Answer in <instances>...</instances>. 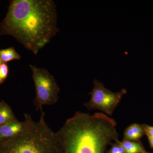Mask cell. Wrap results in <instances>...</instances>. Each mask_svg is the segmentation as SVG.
I'll return each mask as SVG.
<instances>
[{"label":"cell","instance_id":"obj_6","mask_svg":"<svg viewBox=\"0 0 153 153\" xmlns=\"http://www.w3.org/2000/svg\"><path fill=\"white\" fill-rule=\"evenodd\" d=\"M26 126L25 120L20 122L18 120L0 126V140L12 138L22 132Z\"/></svg>","mask_w":153,"mask_h":153},{"label":"cell","instance_id":"obj_13","mask_svg":"<svg viewBox=\"0 0 153 153\" xmlns=\"http://www.w3.org/2000/svg\"><path fill=\"white\" fill-rule=\"evenodd\" d=\"M109 153H120L119 150L118 145L117 142L112 145V148L111 149Z\"/></svg>","mask_w":153,"mask_h":153},{"label":"cell","instance_id":"obj_1","mask_svg":"<svg viewBox=\"0 0 153 153\" xmlns=\"http://www.w3.org/2000/svg\"><path fill=\"white\" fill-rule=\"evenodd\" d=\"M57 19L52 0H13L0 23V36H13L37 55L58 33Z\"/></svg>","mask_w":153,"mask_h":153},{"label":"cell","instance_id":"obj_15","mask_svg":"<svg viewBox=\"0 0 153 153\" xmlns=\"http://www.w3.org/2000/svg\"><path fill=\"white\" fill-rule=\"evenodd\" d=\"M2 61H1V59H0V66H1V65L2 64Z\"/></svg>","mask_w":153,"mask_h":153},{"label":"cell","instance_id":"obj_3","mask_svg":"<svg viewBox=\"0 0 153 153\" xmlns=\"http://www.w3.org/2000/svg\"><path fill=\"white\" fill-rule=\"evenodd\" d=\"M45 117L42 111L35 121L25 114V128L16 136L0 140V153H63L58 134L49 127Z\"/></svg>","mask_w":153,"mask_h":153},{"label":"cell","instance_id":"obj_11","mask_svg":"<svg viewBox=\"0 0 153 153\" xmlns=\"http://www.w3.org/2000/svg\"><path fill=\"white\" fill-rule=\"evenodd\" d=\"M9 66L6 63H2L0 66V85L3 84L8 76Z\"/></svg>","mask_w":153,"mask_h":153},{"label":"cell","instance_id":"obj_12","mask_svg":"<svg viewBox=\"0 0 153 153\" xmlns=\"http://www.w3.org/2000/svg\"><path fill=\"white\" fill-rule=\"evenodd\" d=\"M142 126L148 137H153V126L148 125H143Z\"/></svg>","mask_w":153,"mask_h":153},{"label":"cell","instance_id":"obj_14","mask_svg":"<svg viewBox=\"0 0 153 153\" xmlns=\"http://www.w3.org/2000/svg\"><path fill=\"white\" fill-rule=\"evenodd\" d=\"M148 139L151 147L153 148V137H149Z\"/></svg>","mask_w":153,"mask_h":153},{"label":"cell","instance_id":"obj_16","mask_svg":"<svg viewBox=\"0 0 153 153\" xmlns=\"http://www.w3.org/2000/svg\"></svg>","mask_w":153,"mask_h":153},{"label":"cell","instance_id":"obj_8","mask_svg":"<svg viewBox=\"0 0 153 153\" xmlns=\"http://www.w3.org/2000/svg\"><path fill=\"white\" fill-rule=\"evenodd\" d=\"M17 119L13 110L4 101L0 102V126Z\"/></svg>","mask_w":153,"mask_h":153},{"label":"cell","instance_id":"obj_2","mask_svg":"<svg viewBox=\"0 0 153 153\" xmlns=\"http://www.w3.org/2000/svg\"><path fill=\"white\" fill-rule=\"evenodd\" d=\"M115 121L103 113L77 111L57 132L63 153H105L119 139Z\"/></svg>","mask_w":153,"mask_h":153},{"label":"cell","instance_id":"obj_10","mask_svg":"<svg viewBox=\"0 0 153 153\" xmlns=\"http://www.w3.org/2000/svg\"><path fill=\"white\" fill-rule=\"evenodd\" d=\"M21 55L15 50L13 47H9L0 50V59L3 63H7L21 59Z\"/></svg>","mask_w":153,"mask_h":153},{"label":"cell","instance_id":"obj_5","mask_svg":"<svg viewBox=\"0 0 153 153\" xmlns=\"http://www.w3.org/2000/svg\"><path fill=\"white\" fill-rule=\"evenodd\" d=\"M93 83V89L89 93L91 96L90 100L84 104V106L89 110L100 111L106 115L111 116L123 97L127 93L126 89L123 88L118 92H114L97 79H94Z\"/></svg>","mask_w":153,"mask_h":153},{"label":"cell","instance_id":"obj_7","mask_svg":"<svg viewBox=\"0 0 153 153\" xmlns=\"http://www.w3.org/2000/svg\"><path fill=\"white\" fill-rule=\"evenodd\" d=\"M142 126L134 123L126 128L124 132L123 140L137 141L144 134Z\"/></svg>","mask_w":153,"mask_h":153},{"label":"cell","instance_id":"obj_9","mask_svg":"<svg viewBox=\"0 0 153 153\" xmlns=\"http://www.w3.org/2000/svg\"><path fill=\"white\" fill-rule=\"evenodd\" d=\"M123 148L126 153H145L144 149L139 143L134 141H118Z\"/></svg>","mask_w":153,"mask_h":153},{"label":"cell","instance_id":"obj_4","mask_svg":"<svg viewBox=\"0 0 153 153\" xmlns=\"http://www.w3.org/2000/svg\"><path fill=\"white\" fill-rule=\"evenodd\" d=\"M36 88L34 104L36 110L43 111L45 105H52L58 101L60 88L55 77L44 68L30 65Z\"/></svg>","mask_w":153,"mask_h":153}]
</instances>
